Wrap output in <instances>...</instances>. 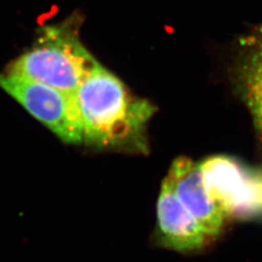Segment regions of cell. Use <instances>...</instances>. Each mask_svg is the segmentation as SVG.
I'll return each mask as SVG.
<instances>
[{
    "instance_id": "1",
    "label": "cell",
    "mask_w": 262,
    "mask_h": 262,
    "mask_svg": "<svg viewBox=\"0 0 262 262\" xmlns=\"http://www.w3.org/2000/svg\"><path fill=\"white\" fill-rule=\"evenodd\" d=\"M83 141L98 147L143 149L144 131L157 111L131 96L124 83L101 64L77 90Z\"/></svg>"
},
{
    "instance_id": "2",
    "label": "cell",
    "mask_w": 262,
    "mask_h": 262,
    "mask_svg": "<svg viewBox=\"0 0 262 262\" xmlns=\"http://www.w3.org/2000/svg\"><path fill=\"white\" fill-rule=\"evenodd\" d=\"M98 64L70 27L52 26L44 28L35 44L19 56L6 73L77 92Z\"/></svg>"
},
{
    "instance_id": "3",
    "label": "cell",
    "mask_w": 262,
    "mask_h": 262,
    "mask_svg": "<svg viewBox=\"0 0 262 262\" xmlns=\"http://www.w3.org/2000/svg\"><path fill=\"white\" fill-rule=\"evenodd\" d=\"M203 182L227 220L262 221V166L217 154L198 164Z\"/></svg>"
},
{
    "instance_id": "4",
    "label": "cell",
    "mask_w": 262,
    "mask_h": 262,
    "mask_svg": "<svg viewBox=\"0 0 262 262\" xmlns=\"http://www.w3.org/2000/svg\"><path fill=\"white\" fill-rule=\"evenodd\" d=\"M0 89L22 105L66 143L83 141V126L77 92L0 73Z\"/></svg>"
},
{
    "instance_id": "5",
    "label": "cell",
    "mask_w": 262,
    "mask_h": 262,
    "mask_svg": "<svg viewBox=\"0 0 262 262\" xmlns=\"http://www.w3.org/2000/svg\"><path fill=\"white\" fill-rule=\"evenodd\" d=\"M155 243L179 253H199L216 241L179 201L166 179L157 203Z\"/></svg>"
},
{
    "instance_id": "6",
    "label": "cell",
    "mask_w": 262,
    "mask_h": 262,
    "mask_svg": "<svg viewBox=\"0 0 262 262\" xmlns=\"http://www.w3.org/2000/svg\"><path fill=\"white\" fill-rule=\"evenodd\" d=\"M165 179L183 206L216 241L228 220L211 196L198 164L189 158H177L171 164Z\"/></svg>"
},
{
    "instance_id": "7",
    "label": "cell",
    "mask_w": 262,
    "mask_h": 262,
    "mask_svg": "<svg viewBox=\"0 0 262 262\" xmlns=\"http://www.w3.org/2000/svg\"><path fill=\"white\" fill-rule=\"evenodd\" d=\"M231 79L262 138V22L239 38Z\"/></svg>"
}]
</instances>
